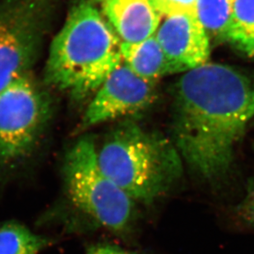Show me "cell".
<instances>
[{
    "label": "cell",
    "mask_w": 254,
    "mask_h": 254,
    "mask_svg": "<svg viewBox=\"0 0 254 254\" xmlns=\"http://www.w3.org/2000/svg\"><path fill=\"white\" fill-rule=\"evenodd\" d=\"M254 116V81L235 67L206 63L185 72L175 86V146L206 180L229 171L236 144Z\"/></svg>",
    "instance_id": "1"
},
{
    "label": "cell",
    "mask_w": 254,
    "mask_h": 254,
    "mask_svg": "<svg viewBox=\"0 0 254 254\" xmlns=\"http://www.w3.org/2000/svg\"><path fill=\"white\" fill-rule=\"evenodd\" d=\"M121 43L105 16L81 1L51 43L46 81L77 100L95 93L122 61Z\"/></svg>",
    "instance_id": "2"
},
{
    "label": "cell",
    "mask_w": 254,
    "mask_h": 254,
    "mask_svg": "<svg viewBox=\"0 0 254 254\" xmlns=\"http://www.w3.org/2000/svg\"><path fill=\"white\" fill-rule=\"evenodd\" d=\"M97 1H101V2H104L105 0H97Z\"/></svg>",
    "instance_id": "17"
},
{
    "label": "cell",
    "mask_w": 254,
    "mask_h": 254,
    "mask_svg": "<svg viewBox=\"0 0 254 254\" xmlns=\"http://www.w3.org/2000/svg\"><path fill=\"white\" fill-rule=\"evenodd\" d=\"M48 111L46 96L28 73L0 91V164L12 166L31 155Z\"/></svg>",
    "instance_id": "5"
},
{
    "label": "cell",
    "mask_w": 254,
    "mask_h": 254,
    "mask_svg": "<svg viewBox=\"0 0 254 254\" xmlns=\"http://www.w3.org/2000/svg\"><path fill=\"white\" fill-rule=\"evenodd\" d=\"M86 254H137L125 250L116 245L109 244H96L91 245L86 250Z\"/></svg>",
    "instance_id": "16"
},
{
    "label": "cell",
    "mask_w": 254,
    "mask_h": 254,
    "mask_svg": "<svg viewBox=\"0 0 254 254\" xmlns=\"http://www.w3.org/2000/svg\"><path fill=\"white\" fill-rule=\"evenodd\" d=\"M99 166L128 197L150 204L170 192L183 174L177 149L132 123L112 130L97 147Z\"/></svg>",
    "instance_id": "3"
},
{
    "label": "cell",
    "mask_w": 254,
    "mask_h": 254,
    "mask_svg": "<svg viewBox=\"0 0 254 254\" xmlns=\"http://www.w3.org/2000/svg\"><path fill=\"white\" fill-rule=\"evenodd\" d=\"M46 0H11L0 5V91L28 73L49 19Z\"/></svg>",
    "instance_id": "6"
},
{
    "label": "cell",
    "mask_w": 254,
    "mask_h": 254,
    "mask_svg": "<svg viewBox=\"0 0 254 254\" xmlns=\"http://www.w3.org/2000/svg\"><path fill=\"white\" fill-rule=\"evenodd\" d=\"M156 83L136 74L122 60L94 93L82 119V127L143 111L156 98Z\"/></svg>",
    "instance_id": "7"
},
{
    "label": "cell",
    "mask_w": 254,
    "mask_h": 254,
    "mask_svg": "<svg viewBox=\"0 0 254 254\" xmlns=\"http://www.w3.org/2000/svg\"><path fill=\"white\" fill-rule=\"evenodd\" d=\"M166 56L180 72L207 63L210 38L197 14L166 17L156 33Z\"/></svg>",
    "instance_id": "8"
},
{
    "label": "cell",
    "mask_w": 254,
    "mask_h": 254,
    "mask_svg": "<svg viewBox=\"0 0 254 254\" xmlns=\"http://www.w3.org/2000/svg\"><path fill=\"white\" fill-rule=\"evenodd\" d=\"M62 175L67 200L81 215L115 235L131 230L136 202L102 171L91 137H82L67 151Z\"/></svg>",
    "instance_id": "4"
},
{
    "label": "cell",
    "mask_w": 254,
    "mask_h": 254,
    "mask_svg": "<svg viewBox=\"0 0 254 254\" xmlns=\"http://www.w3.org/2000/svg\"><path fill=\"white\" fill-rule=\"evenodd\" d=\"M162 17L173 15L197 14V0H151Z\"/></svg>",
    "instance_id": "14"
},
{
    "label": "cell",
    "mask_w": 254,
    "mask_h": 254,
    "mask_svg": "<svg viewBox=\"0 0 254 254\" xmlns=\"http://www.w3.org/2000/svg\"><path fill=\"white\" fill-rule=\"evenodd\" d=\"M122 60L136 74L156 82L166 75L180 72L166 56L156 34L137 43H121Z\"/></svg>",
    "instance_id": "10"
},
{
    "label": "cell",
    "mask_w": 254,
    "mask_h": 254,
    "mask_svg": "<svg viewBox=\"0 0 254 254\" xmlns=\"http://www.w3.org/2000/svg\"><path fill=\"white\" fill-rule=\"evenodd\" d=\"M226 41L254 59V0H235Z\"/></svg>",
    "instance_id": "12"
},
{
    "label": "cell",
    "mask_w": 254,
    "mask_h": 254,
    "mask_svg": "<svg viewBox=\"0 0 254 254\" xmlns=\"http://www.w3.org/2000/svg\"><path fill=\"white\" fill-rule=\"evenodd\" d=\"M241 216L248 223L254 226V183L248 190L240 209Z\"/></svg>",
    "instance_id": "15"
},
{
    "label": "cell",
    "mask_w": 254,
    "mask_h": 254,
    "mask_svg": "<svg viewBox=\"0 0 254 254\" xmlns=\"http://www.w3.org/2000/svg\"><path fill=\"white\" fill-rule=\"evenodd\" d=\"M235 0H197V16L209 38L226 41Z\"/></svg>",
    "instance_id": "13"
},
{
    "label": "cell",
    "mask_w": 254,
    "mask_h": 254,
    "mask_svg": "<svg viewBox=\"0 0 254 254\" xmlns=\"http://www.w3.org/2000/svg\"><path fill=\"white\" fill-rule=\"evenodd\" d=\"M103 15L123 43H137L156 33L161 16L151 0H105Z\"/></svg>",
    "instance_id": "9"
},
{
    "label": "cell",
    "mask_w": 254,
    "mask_h": 254,
    "mask_svg": "<svg viewBox=\"0 0 254 254\" xmlns=\"http://www.w3.org/2000/svg\"><path fill=\"white\" fill-rule=\"evenodd\" d=\"M52 243L17 221L0 224V254H40Z\"/></svg>",
    "instance_id": "11"
}]
</instances>
